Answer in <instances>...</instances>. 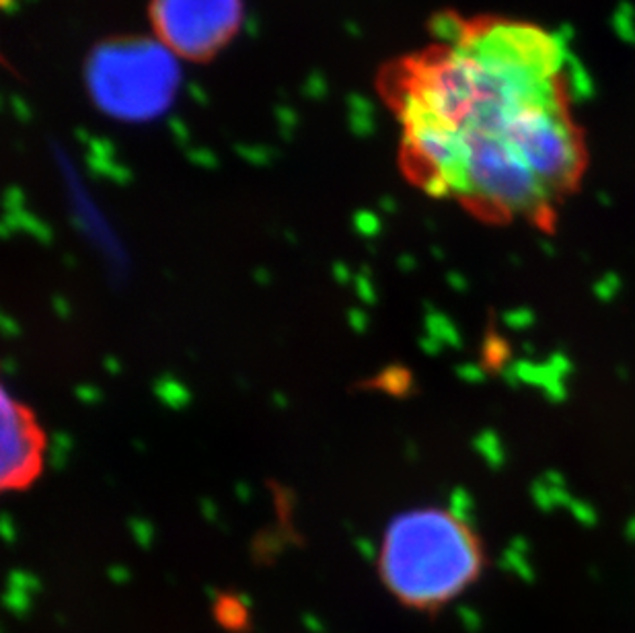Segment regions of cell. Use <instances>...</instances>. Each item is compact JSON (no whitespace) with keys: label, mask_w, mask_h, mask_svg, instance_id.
I'll use <instances>...</instances> for the list:
<instances>
[{"label":"cell","mask_w":635,"mask_h":633,"mask_svg":"<svg viewBox=\"0 0 635 633\" xmlns=\"http://www.w3.org/2000/svg\"><path fill=\"white\" fill-rule=\"evenodd\" d=\"M430 37L381 78L405 175L487 220H551L588 167L566 44L539 23L455 12Z\"/></svg>","instance_id":"cell-1"},{"label":"cell","mask_w":635,"mask_h":633,"mask_svg":"<svg viewBox=\"0 0 635 633\" xmlns=\"http://www.w3.org/2000/svg\"><path fill=\"white\" fill-rule=\"evenodd\" d=\"M483 562L479 537L459 514L424 506L387 524L379 575L405 607L438 611L477 582Z\"/></svg>","instance_id":"cell-2"},{"label":"cell","mask_w":635,"mask_h":633,"mask_svg":"<svg viewBox=\"0 0 635 633\" xmlns=\"http://www.w3.org/2000/svg\"><path fill=\"white\" fill-rule=\"evenodd\" d=\"M179 60L157 37L99 44L85 66L91 99L117 121H150L173 105L181 87Z\"/></svg>","instance_id":"cell-3"},{"label":"cell","mask_w":635,"mask_h":633,"mask_svg":"<svg viewBox=\"0 0 635 633\" xmlns=\"http://www.w3.org/2000/svg\"><path fill=\"white\" fill-rule=\"evenodd\" d=\"M155 37L175 56L206 62L231 44L243 25V0H150Z\"/></svg>","instance_id":"cell-4"},{"label":"cell","mask_w":635,"mask_h":633,"mask_svg":"<svg viewBox=\"0 0 635 633\" xmlns=\"http://www.w3.org/2000/svg\"><path fill=\"white\" fill-rule=\"evenodd\" d=\"M2 459L0 483L2 489L29 487L44 469L46 436L35 413L8 391H2Z\"/></svg>","instance_id":"cell-5"}]
</instances>
